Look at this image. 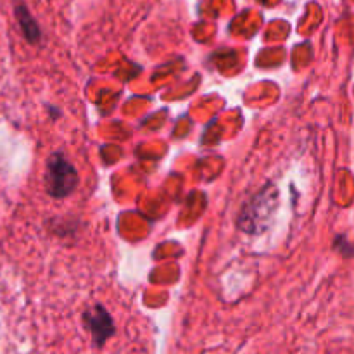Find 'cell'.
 <instances>
[{
    "label": "cell",
    "mask_w": 354,
    "mask_h": 354,
    "mask_svg": "<svg viewBox=\"0 0 354 354\" xmlns=\"http://www.w3.org/2000/svg\"><path fill=\"white\" fill-rule=\"evenodd\" d=\"M78 182V171L75 166L66 159L62 152H54L48 158L47 171H45V187L48 196L54 199H64L75 192Z\"/></svg>",
    "instance_id": "1"
},
{
    "label": "cell",
    "mask_w": 354,
    "mask_h": 354,
    "mask_svg": "<svg viewBox=\"0 0 354 354\" xmlns=\"http://www.w3.org/2000/svg\"><path fill=\"white\" fill-rule=\"evenodd\" d=\"M83 320H85L86 328L92 332L93 344H95L97 348H104L106 341H109V337H113L114 332H116L113 317H111L109 311L104 306H100V304H95L93 308H90L85 313V317H83Z\"/></svg>",
    "instance_id": "2"
},
{
    "label": "cell",
    "mask_w": 354,
    "mask_h": 354,
    "mask_svg": "<svg viewBox=\"0 0 354 354\" xmlns=\"http://www.w3.org/2000/svg\"><path fill=\"white\" fill-rule=\"evenodd\" d=\"M16 14H17V19H19L21 28H23V31H24V37H26L30 41L40 40V30H38V26H37V23H35L33 17L30 16V12H28L24 7H17Z\"/></svg>",
    "instance_id": "3"
}]
</instances>
